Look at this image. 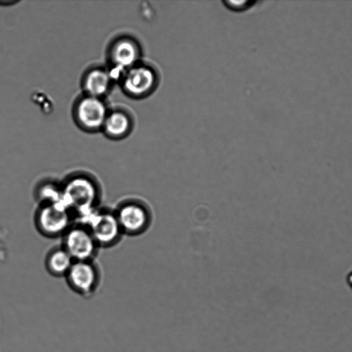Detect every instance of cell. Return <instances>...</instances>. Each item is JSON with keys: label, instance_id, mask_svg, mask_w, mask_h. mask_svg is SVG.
<instances>
[{"label": "cell", "instance_id": "1", "mask_svg": "<svg viewBox=\"0 0 352 352\" xmlns=\"http://www.w3.org/2000/svg\"><path fill=\"white\" fill-rule=\"evenodd\" d=\"M63 201L79 221L100 206L102 188L91 173L78 170L69 173L60 181Z\"/></svg>", "mask_w": 352, "mask_h": 352}, {"label": "cell", "instance_id": "2", "mask_svg": "<svg viewBox=\"0 0 352 352\" xmlns=\"http://www.w3.org/2000/svg\"><path fill=\"white\" fill-rule=\"evenodd\" d=\"M75 221L63 202L38 204L34 215L36 230L50 239L62 237Z\"/></svg>", "mask_w": 352, "mask_h": 352}, {"label": "cell", "instance_id": "3", "mask_svg": "<svg viewBox=\"0 0 352 352\" xmlns=\"http://www.w3.org/2000/svg\"><path fill=\"white\" fill-rule=\"evenodd\" d=\"M77 222L88 228L100 248L115 246L124 235L114 209L99 206L87 217Z\"/></svg>", "mask_w": 352, "mask_h": 352}, {"label": "cell", "instance_id": "4", "mask_svg": "<svg viewBox=\"0 0 352 352\" xmlns=\"http://www.w3.org/2000/svg\"><path fill=\"white\" fill-rule=\"evenodd\" d=\"M114 210L124 235H140L151 226V209L140 199L128 198L122 200Z\"/></svg>", "mask_w": 352, "mask_h": 352}, {"label": "cell", "instance_id": "5", "mask_svg": "<svg viewBox=\"0 0 352 352\" xmlns=\"http://www.w3.org/2000/svg\"><path fill=\"white\" fill-rule=\"evenodd\" d=\"M63 248L74 261H94L100 248L88 228L75 221L61 237Z\"/></svg>", "mask_w": 352, "mask_h": 352}, {"label": "cell", "instance_id": "6", "mask_svg": "<svg viewBox=\"0 0 352 352\" xmlns=\"http://www.w3.org/2000/svg\"><path fill=\"white\" fill-rule=\"evenodd\" d=\"M69 287L75 293L83 296H90L98 289L100 272L94 261H74L65 276Z\"/></svg>", "mask_w": 352, "mask_h": 352}, {"label": "cell", "instance_id": "7", "mask_svg": "<svg viewBox=\"0 0 352 352\" xmlns=\"http://www.w3.org/2000/svg\"><path fill=\"white\" fill-rule=\"evenodd\" d=\"M158 80L157 72L152 66L138 63L127 69L123 79V87L130 96L143 98L156 89Z\"/></svg>", "mask_w": 352, "mask_h": 352}, {"label": "cell", "instance_id": "8", "mask_svg": "<svg viewBox=\"0 0 352 352\" xmlns=\"http://www.w3.org/2000/svg\"><path fill=\"white\" fill-rule=\"evenodd\" d=\"M76 115L82 126L94 130L103 126L108 114L104 104L99 98L88 96L80 100Z\"/></svg>", "mask_w": 352, "mask_h": 352}, {"label": "cell", "instance_id": "9", "mask_svg": "<svg viewBox=\"0 0 352 352\" xmlns=\"http://www.w3.org/2000/svg\"><path fill=\"white\" fill-rule=\"evenodd\" d=\"M111 56L116 66L129 69L138 64L140 47L133 39L121 38L113 45Z\"/></svg>", "mask_w": 352, "mask_h": 352}, {"label": "cell", "instance_id": "10", "mask_svg": "<svg viewBox=\"0 0 352 352\" xmlns=\"http://www.w3.org/2000/svg\"><path fill=\"white\" fill-rule=\"evenodd\" d=\"M74 261L60 245L52 248L45 258L46 271L55 277H65Z\"/></svg>", "mask_w": 352, "mask_h": 352}, {"label": "cell", "instance_id": "11", "mask_svg": "<svg viewBox=\"0 0 352 352\" xmlns=\"http://www.w3.org/2000/svg\"><path fill=\"white\" fill-rule=\"evenodd\" d=\"M34 197L38 204L63 202L60 182L42 180L36 186Z\"/></svg>", "mask_w": 352, "mask_h": 352}, {"label": "cell", "instance_id": "12", "mask_svg": "<svg viewBox=\"0 0 352 352\" xmlns=\"http://www.w3.org/2000/svg\"><path fill=\"white\" fill-rule=\"evenodd\" d=\"M110 82V76L106 71L95 69L87 74L85 89L89 96L100 98L107 92Z\"/></svg>", "mask_w": 352, "mask_h": 352}, {"label": "cell", "instance_id": "13", "mask_svg": "<svg viewBox=\"0 0 352 352\" xmlns=\"http://www.w3.org/2000/svg\"><path fill=\"white\" fill-rule=\"evenodd\" d=\"M103 126L107 135L120 138L129 133L131 122L127 114L122 111H114L107 115Z\"/></svg>", "mask_w": 352, "mask_h": 352}, {"label": "cell", "instance_id": "14", "mask_svg": "<svg viewBox=\"0 0 352 352\" xmlns=\"http://www.w3.org/2000/svg\"><path fill=\"white\" fill-rule=\"evenodd\" d=\"M230 8L235 10L246 9L252 3L250 1H227L225 2Z\"/></svg>", "mask_w": 352, "mask_h": 352}, {"label": "cell", "instance_id": "15", "mask_svg": "<svg viewBox=\"0 0 352 352\" xmlns=\"http://www.w3.org/2000/svg\"><path fill=\"white\" fill-rule=\"evenodd\" d=\"M346 283L352 292V269L346 274Z\"/></svg>", "mask_w": 352, "mask_h": 352}]
</instances>
